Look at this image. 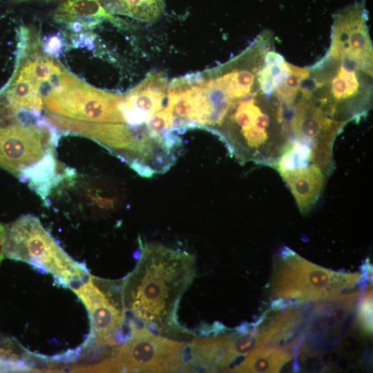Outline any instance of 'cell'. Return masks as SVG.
I'll return each instance as SVG.
<instances>
[{
	"label": "cell",
	"instance_id": "obj_15",
	"mask_svg": "<svg viewBox=\"0 0 373 373\" xmlns=\"http://www.w3.org/2000/svg\"><path fill=\"white\" fill-rule=\"evenodd\" d=\"M54 17L67 23L96 24L106 19L121 28L128 24L108 12L99 0H61L54 11Z\"/></svg>",
	"mask_w": 373,
	"mask_h": 373
},
{
	"label": "cell",
	"instance_id": "obj_9",
	"mask_svg": "<svg viewBox=\"0 0 373 373\" xmlns=\"http://www.w3.org/2000/svg\"><path fill=\"white\" fill-rule=\"evenodd\" d=\"M168 88L166 76L153 72L124 94L121 108L133 149L144 151L156 146L148 131V124L166 106Z\"/></svg>",
	"mask_w": 373,
	"mask_h": 373
},
{
	"label": "cell",
	"instance_id": "obj_1",
	"mask_svg": "<svg viewBox=\"0 0 373 373\" xmlns=\"http://www.w3.org/2000/svg\"><path fill=\"white\" fill-rule=\"evenodd\" d=\"M303 78L300 70L271 44L250 90L238 97H229L224 92L220 119L211 133L240 164L273 167L291 141Z\"/></svg>",
	"mask_w": 373,
	"mask_h": 373
},
{
	"label": "cell",
	"instance_id": "obj_5",
	"mask_svg": "<svg viewBox=\"0 0 373 373\" xmlns=\"http://www.w3.org/2000/svg\"><path fill=\"white\" fill-rule=\"evenodd\" d=\"M4 254L42 274H52L59 287L73 289L90 277L86 265L73 259L31 214L22 215L8 225Z\"/></svg>",
	"mask_w": 373,
	"mask_h": 373
},
{
	"label": "cell",
	"instance_id": "obj_20",
	"mask_svg": "<svg viewBox=\"0 0 373 373\" xmlns=\"http://www.w3.org/2000/svg\"><path fill=\"white\" fill-rule=\"evenodd\" d=\"M8 225H5L0 222V265L1 261L6 258L4 254L5 243L6 238Z\"/></svg>",
	"mask_w": 373,
	"mask_h": 373
},
{
	"label": "cell",
	"instance_id": "obj_21",
	"mask_svg": "<svg viewBox=\"0 0 373 373\" xmlns=\"http://www.w3.org/2000/svg\"><path fill=\"white\" fill-rule=\"evenodd\" d=\"M14 1H30V0H14Z\"/></svg>",
	"mask_w": 373,
	"mask_h": 373
},
{
	"label": "cell",
	"instance_id": "obj_19",
	"mask_svg": "<svg viewBox=\"0 0 373 373\" xmlns=\"http://www.w3.org/2000/svg\"><path fill=\"white\" fill-rule=\"evenodd\" d=\"M356 322L360 329L365 334L372 332V290L369 289L359 307Z\"/></svg>",
	"mask_w": 373,
	"mask_h": 373
},
{
	"label": "cell",
	"instance_id": "obj_7",
	"mask_svg": "<svg viewBox=\"0 0 373 373\" xmlns=\"http://www.w3.org/2000/svg\"><path fill=\"white\" fill-rule=\"evenodd\" d=\"M131 335L117 354L99 365V370L126 372L185 371L186 345L156 336L130 321Z\"/></svg>",
	"mask_w": 373,
	"mask_h": 373
},
{
	"label": "cell",
	"instance_id": "obj_10",
	"mask_svg": "<svg viewBox=\"0 0 373 373\" xmlns=\"http://www.w3.org/2000/svg\"><path fill=\"white\" fill-rule=\"evenodd\" d=\"M267 343V337L258 327L225 336L194 338L189 345L190 358L185 372L193 369L225 372L236 359Z\"/></svg>",
	"mask_w": 373,
	"mask_h": 373
},
{
	"label": "cell",
	"instance_id": "obj_2",
	"mask_svg": "<svg viewBox=\"0 0 373 373\" xmlns=\"http://www.w3.org/2000/svg\"><path fill=\"white\" fill-rule=\"evenodd\" d=\"M372 55L365 22L334 19L330 46L319 61L307 68L303 93L333 120L345 126L358 122L372 107Z\"/></svg>",
	"mask_w": 373,
	"mask_h": 373
},
{
	"label": "cell",
	"instance_id": "obj_4",
	"mask_svg": "<svg viewBox=\"0 0 373 373\" xmlns=\"http://www.w3.org/2000/svg\"><path fill=\"white\" fill-rule=\"evenodd\" d=\"M195 274L193 255L161 244H145L137 266L122 283L124 309L159 333L177 329L178 302Z\"/></svg>",
	"mask_w": 373,
	"mask_h": 373
},
{
	"label": "cell",
	"instance_id": "obj_12",
	"mask_svg": "<svg viewBox=\"0 0 373 373\" xmlns=\"http://www.w3.org/2000/svg\"><path fill=\"white\" fill-rule=\"evenodd\" d=\"M361 291L336 295L321 300L312 309L305 331L312 337L338 335L343 323L354 312Z\"/></svg>",
	"mask_w": 373,
	"mask_h": 373
},
{
	"label": "cell",
	"instance_id": "obj_11",
	"mask_svg": "<svg viewBox=\"0 0 373 373\" xmlns=\"http://www.w3.org/2000/svg\"><path fill=\"white\" fill-rule=\"evenodd\" d=\"M84 304L90 321V334L88 341L118 345L125 341L122 327L124 310L113 304L110 294L102 291L90 278L73 290Z\"/></svg>",
	"mask_w": 373,
	"mask_h": 373
},
{
	"label": "cell",
	"instance_id": "obj_8",
	"mask_svg": "<svg viewBox=\"0 0 373 373\" xmlns=\"http://www.w3.org/2000/svg\"><path fill=\"white\" fill-rule=\"evenodd\" d=\"M17 119L0 128V167L18 178L55 152L59 133L41 116L17 113Z\"/></svg>",
	"mask_w": 373,
	"mask_h": 373
},
{
	"label": "cell",
	"instance_id": "obj_18",
	"mask_svg": "<svg viewBox=\"0 0 373 373\" xmlns=\"http://www.w3.org/2000/svg\"><path fill=\"white\" fill-rule=\"evenodd\" d=\"M28 352L14 338L0 336V372L30 370Z\"/></svg>",
	"mask_w": 373,
	"mask_h": 373
},
{
	"label": "cell",
	"instance_id": "obj_17",
	"mask_svg": "<svg viewBox=\"0 0 373 373\" xmlns=\"http://www.w3.org/2000/svg\"><path fill=\"white\" fill-rule=\"evenodd\" d=\"M111 14L121 15L136 20L153 23L162 15L164 0H99Z\"/></svg>",
	"mask_w": 373,
	"mask_h": 373
},
{
	"label": "cell",
	"instance_id": "obj_16",
	"mask_svg": "<svg viewBox=\"0 0 373 373\" xmlns=\"http://www.w3.org/2000/svg\"><path fill=\"white\" fill-rule=\"evenodd\" d=\"M298 338L281 347L261 346L253 350L244 361L231 368V372H278L294 355Z\"/></svg>",
	"mask_w": 373,
	"mask_h": 373
},
{
	"label": "cell",
	"instance_id": "obj_3",
	"mask_svg": "<svg viewBox=\"0 0 373 373\" xmlns=\"http://www.w3.org/2000/svg\"><path fill=\"white\" fill-rule=\"evenodd\" d=\"M30 78L42 99L41 115L59 135L87 137L110 153L124 144V94L89 85L55 59L37 67Z\"/></svg>",
	"mask_w": 373,
	"mask_h": 373
},
{
	"label": "cell",
	"instance_id": "obj_6",
	"mask_svg": "<svg viewBox=\"0 0 373 373\" xmlns=\"http://www.w3.org/2000/svg\"><path fill=\"white\" fill-rule=\"evenodd\" d=\"M363 278L358 272H338L318 266L285 247L274 260L271 294L300 303L321 300L354 287Z\"/></svg>",
	"mask_w": 373,
	"mask_h": 373
},
{
	"label": "cell",
	"instance_id": "obj_13",
	"mask_svg": "<svg viewBox=\"0 0 373 373\" xmlns=\"http://www.w3.org/2000/svg\"><path fill=\"white\" fill-rule=\"evenodd\" d=\"M278 171L291 191L300 211L307 213L318 200L327 175L314 164Z\"/></svg>",
	"mask_w": 373,
	"mask_h": 373
},
{
	"label": "cell",
	"instance_id": "obj_14",
	"mask_svg": "<svg viewBox=\"0 0 373 373\" xmlns=\"http://www.w3.org/2000/svg\"><path fill=\"white\" fill-rule=\"evenodd\" d=\"M75 176V169L59 162L55 151L24 171L19 179L26 183L48 206L52 190L63 182L72 180Z\"/></svg>",
	"mask_w": 373,
	"mask_h": 373
}]
</instances>
